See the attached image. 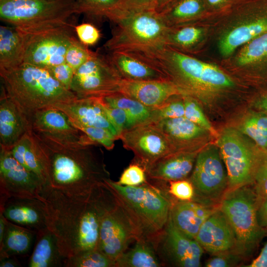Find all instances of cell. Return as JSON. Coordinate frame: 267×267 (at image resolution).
Returning <instances> with one entry per match:
<instances>
[{"instance_id":"obj_1","label":"cell","mask_w":267,"mask_h":267,"mask_svg":"<svg viewBox=\"0 0 267 267\" xmlns=\"http://www.w3.org/2000/svg\"><path fill=\"white\" fill-rule=\"evenodd\" d=\"M116 199L105 181L85 194L44 186L39 199L44 204L46 227L56 236L64 258L97 248L101 218Z\"/></svg>"},{"instance_id":"obj_2","label":"cell","mask_w":267,"mask_h":267,"mask_svg":"<svg viewBox=\"0 0 267 267\" xmlns=\"http://www.w3.org/2000/svg\"><path fill=\"white\" fill-rule=\"evenodd\" d=\"M32 132L44 155L47 185L68 194H85L110 178L101 145L88 136L69 140Z\"/></svg>"},{"instance_id":"obj_3","label":"cell","mask_w":267,"mask_h":267,"mask_svg":"<svg viewBox=\"0 0 267 267\" xmlns=\"http://www.w3.org/2000/svg\"><path fill=\"white\" fill-rule=\"evenodd\" d=\"M2 87L6 94L29 118L36 111L78 98L62 86L46 68L23 63L0 69Z\"/></svg>"},{"instance_id":"obj_4","label":"cell","mask_w":267,"mask_h":267,"mask_svg":"<svg viewBox=\"0 0 267 267\" xmlns=\"http://www.w3.org/2000/svg\"><path fill=\"white\" fill-rule=\"evenodd\" d=\"M134 53L158 69L176 87L192 92L215 91L233 85L230 78L216 66L166 45Z\"/></svg>"},{"instance_id":"obj_5","label":"cell","mask_w":267,"mask_h":267,"mask_svg":"<svg viewBox=\"0 0 267 267\" xmlns=\"http://www.w3.org/2000/svg\"><path fill=\"white\" fill-rule=\"evenodd\" d=\"M105 181L132 216L144 237L152 242L169 220L173 204L169 196L148 178L146 183L134 186L122 185L110 178Z\"/></svg>"},{"instance_id":"obj_6","label":"cell","mask_w":267,"mask_h":267,"mask_svg":"<svg viewBox=\"0 0 267 267\" xmlns=\"http://www.w3.org/2000/svg\"><path fill=\"white\" fill-rule=\"evenodd\" d=\"M104 46L109 52H146L166 45L169 27L153 8L128 9Z\"/></svg>"},{"instance_id":"obj_7","label":"cell","mask_w":267,"mask_h":267,"mask_svg":"<svg viewBox=\"0 0 267 267\" xmlns=\"http://www.w3.org/2000/svg\"><path fill=\"white\" fill-rule=\"evenodd\" d=\"M251 185L227 191L219 204L235 234L237 251L246 258L253 254L267 234L259 223V197Z\"/></svg>"},{"instance_id":"obj_8","label":"cell","mask_w":267,"mask_h":267,"mask_svg":"<svg viewBox=\"0 0 267 267\" xmlns=\"http://www.w3.org/2000/svg\"><path fill=\"white\" fill-rule=\"evenodd\" d=\"M75 13V0H0V20L22 30L64 25Z\"/></svg>"},{"instance_id":"obj_9","label":"cell","mask_w":267,"mask_h":267,"mask_svg":"<svg viewBox=\"0 0 267 267\" xmlns=\"http://www.w3.org/2000/svg\"><path fill=\"white\" fill-rule=\"evenodd\" d=\"M70 23L22 30L25 40L23 63L47 68L65 62L67 49L75 38Z\"/></svg>"},{"instance_id":"obj_10","label":"cell","mask_w":267,"mask_h":267,"mask_svg":"<svg viewBox=\"0 0 267 267\" xmlns=\"http://www.w3.org/2000/svg\"><path fill=\"white\" fill-rule=\"evenodd\" d=\"M218 144L226 167L227 191L252 185L260 154L239 132L231 128L222 131Z\"/></svg>"},{"instance_id":"obj_11","label":"cell","mask_w":267,"mask_h":267,"mask_svg":"<svg viewBox=\"0 0 267 267\" xmlns=\"http://www.w3.org/2000/svg\"><path fill=\"white\" fill-rule=\"evenodd\" d=\"M122 79L108 55L93 52L75 71L71 90L78 98H103L119 93Z\"/></svg>"},{"instance_id":"obj_12","label":"cell","mask_w":267,"mask_h":267,"mask_svg":"<svg viewBox=\"0 0 267 267\" xmlns=\"http://www.w3.org/2000/svg\"><path fill=\"white\" fill-rule=\"evenodd\" d=\"M116 196L115 202L101 218L97 247L115 262L132 242L145 238L132 216Z\"/></svg>"},{"instance_id":"obj_13","label":"cell","mask_w":267,"mask_h":267,"mask_svg":"<svg viewBox=\"0 0 267 267\" xmlns=\"http://www.w3.org/2000/svg\"><path fill=\"white\" fill-rule=\"evenodd\" d=\"M219 148L213 145L197 154L189 178L195 191L194 201L219 205L228 187Z\"/></svg>"},{"instance_id":"obj_14","label":"cell","mask_w":267,"mask_h":267,"mask_svg":"<svg viewBox=\"0 0 267 267\" xmlns=\"http://www.w3.org/2000/svg\"><path fill=\"white\" fill-rule=\"evenodd\" d=\"M119 138L125 148L134 153V162L145 170L158 159L172 153L171 143L156 121L125 130Z\"/></svg>"},{"instance_id":"obj_15","label":"cell","mask_w":267,"mask_h":267,"mask_svg":"<svg viewBox=\"0 0 267 267\" xmlns=\"http://www.w3.org/2000/svg\"><path fill=\"white\" fill-rule=\"evenodd\" d=\"M163 266L199 267L204 249L195 239L181 233L169 217L163 230L152 241Z\"/></svg>"},{"instance_id":"obj_16","label":"cell","mask_w":267,"mask_h":267,"mask_svg":"<svg viewBox=\"0 0 267 267\" xmlns=\"http://www.w3.org/2000/svg\"><path fill=\"white\" fill-rule=\"evenodd\" d=\"M0 206L11 198H38L44 184L19 163L10 150L0 146Z\"/></svg>"},{"instance_id":"obj_17","label":"cell","mask_w":267,"mask_h":267,"mask_svg":"<svg viewBox=\"0 0 267 267\" xmlns=\"http://www.w3.org/2000/svg\"><path fill=\"white\" fill-rule=\"evenodd\" d=\"M195 239L212 255L237 251L233 229L219 207L201 225Z\"/></svg>"},{"instance_id":"obj_18","label":"cell","mask_w":267,"mask_h":267,"mask_svg":"<svg viewBox=\"0 0 267 267\" xmlns=\"http://www.w3.org/2000/svg\"><path fill=\"white\" fill-rule=\"evenodd\" d=\"M179 92L168 80H135L123 78L119 93L134 99L146 106L158 108Z\"/></svg>"},{"instance_id":"obj_19","label":"cell","mask_w":267,"mask_h":267,"mask_svg":"<svg viewBox=\"0 0 267 267\" xmlns=\"http://www.w3.org/2000/svg\"><path fill=\"white\" fill-rule=\"evenodd\" d=\"M31 131L60 139L81 140L87 136L62 111L53 106L39 109L29 117Z\"/></svg>"},{"instance_id":"obj_20","label":"cell","mask_w":267,"mask_h":267,"mask_svg":"<svg viewBox=\"0 0 267 267\" xmlns=\"http://www.w3.org/2000/svg\"><path fill=\"white\" fill-rule=\"evenodd\" d=\"M0 212L7 220L37 232L46 227L44 204L38 198H9L0 206Z\"/></svg>"},{"instance_id":"obj_21","label":"cell","mask_w":267,"mask_h":267,"mask_svg":"<svg viewBox=\"0 0 267 267\" xmlns=\"http://www.w3.org/2000/svg\"><path fill=\"white\" fill-rule=\"evenodd\" d=\"M53 106L64 112L72 122L107 129L118 138L116 131L103 110L99 98H76Z\"/></svg>"},{"instance_id":"obj_22","label":"cell","mask_w":267,"mask_h":267,"mask_svg":"<svg viewBox=\"0 0 267 267\" xmlns=\"http://www.w3.org/2000/svg\"><path fill=\"white\" fill-rule=\"evenodd\" d=\"M218 207L194 200L178 201L173 203L170 216L181 233L195 239L201 225Z\"/></svg>"},{"instance_id":"obj_23","label":"cell","mask_w":267,"mask_h":267,"mask_svg":"<svg viewBox=\"0 0 267 267\" xmlns=\"http://www.w3.org/2000/svg\"><path fill=\"white\" fill-rule=\"evenodd\" d=\"M31 130L28 117L6 94L2 87L0 98V146L10 148Z\"/></svg>"},{"instance_id":"obj_24","label":"cell","mask_w":267,"mask_h":267,"mask_svg":"<svg viewBox=\"0 0 267 267\" xmlns=\"http://www.w3.org/2000/svg\"><path fill=\"white\" fill-rule=\"evenodd\" d=\"M197 155L187 151L166 155L145 169L147 178L163 181L186 179L192 172Z\"/></svg>"},{"instance_id":"obj_25","label":"cell","mask_w":267,"mask_h":267,"mask_svg":"<svg viewBox=\"0 0 267 267\" xmlns=\"http://www.w3.org/2000/svg\"><path fill=\"white\" fill-rule=\"evenodd\" d=\"M266 32L267 15L243 20L222 36L219 42L220 53L228 56L239 47Z\"/></svg>"},{"instance_id":"obj_26","label":"cell","mask_w":267,"mask_h":267,"mask_svg":"<svg viewBox=\"0 0 267 267\" xmlns=\"http://www.w3.org/2000/svg\"><path fill=\"white\" fill-rule=\"evenodd\" d=\"M109 53L110 60L123 78L167 80L158 69L134 53L114 51Z\"/></svg>"},{"instance_id":"obj_27","label":"cell","mask_w":267,"mask_h":267,"mask_svg":"<svg viewBox=\"0 0 267 267\" xmlns=\"http://www.w3.org/2000/svg\"><path fill=\"white\" fill-rule=\"evenodd\" d=\"M8 149L14 158L27 169L36 175L44 185L48 184L44 155L31 130Z\"/></svg>"},{"instance_id":"obj_28","label":"cell","mask_w":267,"mask_h":267,"mask_svg":"<svg viewBox=\"0 0 267 267\" xmlns=\"http://www.w3.org/2000/svg\"><path fill=\"white\" fill-rule=\"evenodd\" d=\"M65 259L60 252L55 235L47 227L39 230L28 267H64Z\"/></svg>"},{"instance_id":"obj_29","label":"cell","mask_w":267,"mask_h":267,"mask_svg":"<svg viewBox=\"0 0 267 267\" xmlns=\"http://www.w3.org/2000/svg\"><path fill=\"white\" fill-rule=\"evenodd\" d=\"M25 40L22 31L13 27H0V69H9L23 63Z\"/></svg>"},{"instance_id":"obj_30","label":"cell","mask_w":267,"mask_h":267,"mask_svg":"<svg viewBox=\"0 0 267 267\" xmlns=\"http://www.w3.org/2000/svg\"><path fill=\"white\" fill-rule=\"evenodd\" d=\"M36 234V231L6 219L3 238L0 242V260L26 254L32 246Z\"/></svg>"},{"instance_id":"obj_31","label":"cell","mask_w":267,"mask_h":267,"mask_svg":"<svg viewBox=\"0 0 267 267\" xmlns=\"http://www.w3.org/2000/svg\"><path fill=\"white\" fill-rule=\"evenodd\" d=\"M101 98L107 105L122 109L125 112L127 117L126 130L154 120L153 108L122 93H118Z\"/></svg>"},{"instance_id":"obj_32","label":"cell","mask_w":267,"mask_h":267,"mask_svg":"<svg viewBox=\"0 0 267 267\" xmlns=\"http://www.w3.org/2000/svg\"><path fill=\"white\" fill-rule=\"evenodd\" d=\"M163 265L151 241L144 238L135 241L116 260V267H160Z\"/></svg>"},{"instance_id":"obj_33","label":"cell","mask_w":267,"mask_h":267,"mask_svg":"<svg viewBox=\"0 0 267 267\" xmlns=\"http://www.w3.org/2000/svg\"><path fill=\"white\" fill-rule=\"evenodd\" d=\"M156 121L170 142H187L202 136L206 131L183 117L163 119Z\"/></svg>"},{"instance_id":"obj_34","label":"cell","mask_w":267,"mask_h":267,"mask_svg":"<svg viewBox=\"0 0 267 267\" xmlns=\"http://www.w3.org/2000/svg\"><path fill=\"white\" fill-rule=\"evenodd\" d=\"M78 12L104 17L115 23L125 11V0H75Z\"/></svg>"},{"instance_id":"obj_35","label":"cell","mask_w":267,"mask_h":267,"mask_svg":"<svg viewBox=\"0 0 267 267\" xmlns=\"http://www.w3.org/2000/svg\"><path fill=\"white\" fill-rule=\"evenodd\" d=\"M203 35L201 28L192 25L178 26L169 28L166 45L183 52L191 51L199 42Z\"/></svg>"},{"instance_id":"obj_36","label":"cell","mask_w":267,"mask_h":267,"mask_svg":"<svg viewBox=\"0 0 267 267\" xmlns=\"http://www.w3.org/2000/svg\"><path fill=\"white\" fill-rule=\"evenodd\" d=\"M64 267H116V262L96 248L83 251L65 258Z\"/></svg>"},{"instance_id":"obj_37","label":"cell","mask_w":267,"mask_h":267,"mask_svg":"<svg viewBox=\"0 0 267 267\" xmlns=\"http://www.w3.org/2000/svg\"><path fill=\"white\" fill-rule=\"evenodd\" d=\"M267 58V32L245 44L238 53L236 62L240 66H247Z\"/></svg>"},{"instance_id":"obj_38","label":"cell","mask_w":267,"mask_h":267,"mask_svg":"<svg viewBox=\"0 0 267 267\" xmlns=\"http://www.w3.org/2000/svg\"><path fill=\"white\" fill-rule=\"evenodd\" d=\"M241 130L263 148H267V116L254 114L243 122Z\"/></svg>"},{"instance_id":"obj_39","label":"cell","mask_w":267,"mask_h":267,"mask_svg":"<svg viewBox=\"0 0 267 267\" xmlns=\"http://www.w3.org/2000/svg\"><path fill=\"white\" fill-rule=\"evenodd\" d=\"M71 122L74 127L87 135L91 140L103 146L107 150L112 149L115 145V141L118 138L107 129Z\"/></svg>"},{"instance_id":"obj_40","label":"cell","mask_w":267,"mask_h":267,"mask_svg":"<svg viewBox=\"0 0 267 267\" xmlns=\"http://www.w3.org/2000/svg\"><path fill=\"white\" fill-rule=\"evenodd\" d=\"M92 53L87 45L75 37L67 49L65 61L75 71L89 59Z\"/></svg>"},{"instance_id":"obj_41","label":"cell","mask_w":267,"mask_h":267,"mask_svg":"<svg viewBox=\"0 0 267 267\" xmlns=\"http://www.w3.org/2000/svg\"><path fill=\"white\" fill-rule=\"evenodd\" d=\"M147 181V177L145 169L133 162L125 169L117 182L122 185L134 186Z\"/></svg>"},{"instance_id":"obj_42","label":"cell","mask_w":267,"mask_h":267,"mask_svg":"<svg viewBox=\"0 0 267 267\" xmlns=\"http://www.w3.org/2000/svg\"><path fill=\"white\" fill-rule=\"evenodd\" d=\"M246 258L236 250L212 255L205 263L206 267H232L240 265Z\"/></svg>"},{"instance_id":"obj_43","label":"cell","mask_w":267,"mask_h":267,"mask_svg":"<svg viewBox=\"0 0 267 267\" xmlns=\"http://www.w3.org/2000/svg\"><path fill=\"white\" fill-rule=\"evenodd\" d=\"M253 183V187L258 197H267V152L260 155Z\"/></svg>"},{"instance_id":"obj_44","label":"cell","mask_w":267,"mask_h":267,"mask_svg":"<svg viewBox=\"0 0 267 267\" xmlns=\"http://www.w3.org/2000/svg\"><path fill=\"white\" fill-rule=\"evenodd\" d=\"M184 104L185 117L206 130L213 131L211 124L196 102L188 97L184 100Z\"/></svg>"},{"instance_id":"obj_45","label":"cell","mask_w":267,"mask_h":267,"mask_svg":"<svg viewBox=\"0 0 267 267\" xmlns=\"http://www.w3.org/2000/svg\"><path fill=\"white\" fill-rule=\"evenodd\" d=\"M154 120L176 118L184 116V101L176 100L166 102L162 106L153 108Z\"/></svg>"},{"instance_id":"obj_46","label":"cell","mask_w":267,"mask_h":267,"mask_svg":"<svg viewBox=\"0 0 267 267\" xmlns=\"http://www.w3.org/2000/svg\"><path fill=\"white\" fill-rule=\"evenodd\" d=\"M99 99L103 110L109 122L116 131L119 138L121 134L127 128V115L123 109L110 107L105 104L101 98H99Z\"/></svg>"},{"instance_id":"obj_47","label":"cell","mask_w":267,"mask_h":267,"mask_svg":"<svg viewBox=\"0 0 267 267\" xmlns=\"http://www.w3.org/2000/svg\"><path fill=\"white\" fill-rule=\"evenodd\" d=\"M51 76L62 86L71 90L74 70L65 62L46 68Z\"/></svg>"},{"instance_id":"obj_48","label":"cell","mask_w":267,"mask_h":267,"mask_svg":"<svg viewBox=\"0 0 267 267\" xmlns=\"http://www.w3.org/2000/svg\"><path fill=\"white\" fill-rule=\"evenodd\" d=\"M75 31L79 41L87 46L95 44L100 38L99 31L89 23L77 25L75 27Z\"/></svg>"},{"instance_id":"obj_49","label":"cell","mask_w":267,"mask_h":267,"mask_svg":"<svg viewBox=\"0 0 267 267\" xmlns=\"http://www.w3.org/2000/svg\"><path fill=\"white\" fill-rule=\"evenodd\" d=\"M257 217L260 225L267 233V197L259 198Z\"/></svg>"},{"instance_id":"obj_50","label":"cell","mask_w":267,"mask_h":267,"mask_svg":"<svg viewBox=\"0 0 267 267\" xmlns=\"http://www.w3.org/2000/svg\"><path fill=\"white\" fill-rule=\"evenodd\" d=\"M245 267H267V241L265 243L259 255Z\"/></svg>"},{"instance_id":"obj_51","label":"cell","mask_w":267,"mask_h":267,"mask_svg":"<svg viewBox=\"0 0 267 267\" xmlns=\"http://www.w3.org/2000/svg\"><path fill=\"white\" fill-rule=\"evenodd\" d=\"M144 8H153L152 0H125V10Z\"/></svg>"},{"instance_id":"obj_52","label":"cell","mask_w":267,"mask_h":267,"mask_svg":"<svg viewBox=\"0 0 267 267\" xmlns=\"http://www.w3.org/2000/svg\"><path fill=\"white\" fill-rule=\"evenodd\" d=\"M178 0H152V6L160 13Z\"/></svg>"},{"instance_id":"obj_53","label":"cell","mask_w":267,"mask_h":267,"mask_svg":"<svg viewBox=\"0 0 267 267\" xmlns=\"http://www.w3.org/2000/svg\"><path fill=\"white\" fill-rule=\"evenodd\" d=\"M0 267H21L19 262L12 257L4 258L0 260Z\"/></svg>"},{"instance_id":"obj_54","label":"cell","mask_w":267,"mask_h":267,"mask_svg":"<svg viewBox=\"0 0 267 267\" xmlns=\"http://www.w3.org/2000/svg\"><path fill=\"white\" fill-rule=\"evenodd\" d=\"M259 106L267 111V94L263 96L259 101Z\"/></svg>"},{"instance_id":"obj_55","label":"cell","mask_w":267,"mask_h":267,"mask_svg":"<svg viewBox=\"0 0 267 267\" xmlns=\"http://www.w3.org/2000/svg\"><path fill=\"white\" fill-rule=\"evenodd\" d=\"M224 0H208V2L212 5H217L222 3Z\"/></svg>"}]
</instances>
